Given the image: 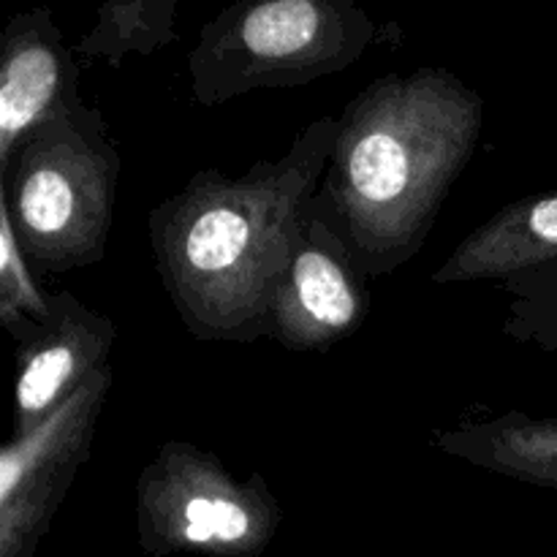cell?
Instances as JSON below:
<instances>
[{
  "mask_svg": "<svg viewBox=\"0 0 557 557\" xmlns=\"http://www.w3.org/2000/svg\"><path fill=\"white\" fill-rule=\"evenodd\" d=\"M368 283L341 228L313 199L302 243L272 297L270 341L288 351H330L368 319Z\"/></svg>",
  "mask_w": 557,
  "mask_h": 557,
  "instance_id": "obj_7",
  "label": "cell"
},
{
  "mask_svg": "<svg viewBox=\"0 0 557 557\" xmlns=\"http://www.w3.org/2000/svg\"><path fill=\"white\" fill-rule=\"evenodd\" d=\"M482 128L484 98L441 65L379 76L343 107L315 199L368 281L422 250Z\"/></svg>",
  "mask_w": 557,
  "mask_h": 557,
  "instance_id": "obj_2",
  "label": "cell"
},
{
  "mask_svg": "<svg viewBox=\"0 0 557 557\" xmlns=\"http://www.w3.org/2000/svg\"><path fill=\"white\" fill-rule=\"evenodd\" d=\"M433 446L515 482L557 490V413L506 411L460 428L435 430Z\"/></svg>",
  "mask_w": 557,
  "mask_h": 557,
  "instance_id": "obj_11",
  "label": "cell"
},
{
  "mask_svg": "<svg viewBox=\"0 0 557 557\" xmlns=\"http://www.w3.org/2000/svg\"><path fill=\"white\" fill-rule=\"evenodd\" d=\"M283 525V506L261 473L234 476L188 441H166L136 479V533L147 555L256 557Z\"/></svg>",
  "mask_w": 557,
  "mask_h": 557,
  "instance_id": "obj_5",
  "label": "cell"
},
{
  "mask_svg": "<svg viewBox=\"0 0 557 557\" xmlns=\"http://www.w3.org/2000/svg\"><path fill=\"white\" fill-rule=\"evenodd\" d=\"M509 297L500 332L515 343H531L557 354V261L498 283Z\"/></svg>",
  "mask_w": 557,
  "mask_h": 557,
  "instance_id": "obj_14",
  "label": "cell"
},
{
  "mask_svg": "<svg viewBox=\"0 0 557 557\" xmlns=\"http://www.w3.org/2000/svg\"><path fill=\"white\" fill-rule=\"evenodd\" d=\"M79 103V63L52 9L11 16L0 36V169L33 131Z\"/></svg>",
  "mask_w": 557,
  "mask_h": 557,
  "instance_id": "obj_9",
  "label": "cell"
},
{
  "mask_svg": "<svg viewBox=\"0 0 557 557\" xmlns=\"http://www.w3.org/2000/svg\"><path fill=\"white\" fill-rule=\"evenodd\" d=\"M117 183L120 152L98 109L79 103L33 131L0 169V201L27 261L44 272L98 264Z\"/></svg>",
  "mask_w": 557,
  "mask_h": 557,
  "instance_id": "obj_3",
  "label": "cell"
},
{
  "mask_svg": "<svg viewBox=\"0 0 557 557\" xmlns=\"http://www.w3.org/2000/svg\"><path fill=\"white\" fill-rule=\"evenodd\" d=\"M112 364L82 384L25 435L0 449V557H33L52 528L79 468L90 460L92 438L112 392Z\"/></svg>",
  "mask_w": 557,
  "mask_h": 557,
  "instance_id": "obj_6",
  "label": "cell"
},
{
  "mask_svg": "<svg viewBox=\"0 0 557 557\" xmlns=\"http://www.w3.org/2000/svg\"><path fill=\"white\" fill-rule=\"evenodd\" d=\"M557 261V190L500 207L433 272L438 286L504 283Z\"/></svg>",
  "mask_w": 557,
  "mask_h": 557,
  "instance_id": "obj_10",
  "label": "cell"
},
{
  "mask_svg": "<svg viewBox=\"0 0 557 557\" xmlns=\"http://www.w3.org/2000/svg\"><path fill=\"white\" fill-rule=\"evenodd\" d=\"M337 117L297 131L283 156L239 177L190 174L147 215L152 259L185 332L207 343L270 337L272 297L302 243L335 145Z\"/></svg>",
  "mask_w": 557,
  "mask_h": 557,
  "instance_id": "obj_1",
  "label": "cell"
},
{
  "mask_svg": "<svg viewBox=\"0 0 557 557\" xmlns=\"http://www.w3.org/2000/svg\"><path fill=\"white\" fill-rule=\"evenodd\" d=\"M117 326L76 299L52 294V319L14 343V435L30 433L82 384L109 368Z\"/></svg>",
  "mask_w": 557,
  "mask_h": 557,
  "instance_id": "obj_8",
  "label": "cell"
},
{
  "mask_svg": "<svg viewBox=\"0 0 557 557\" xmlns=\"http://www.w3.org/2000/svg\"><path fill=\"white\" fill-rule=\"evenodd\" d=\"M20 248L5 205L0 201V324L20 343L52 319V294L44 292Z\"/></svg>",
  "mask_w": 557,
  "mask_h": 557,
  "instance_id": "obj_13",
  "label": "cell"
},
{
  "mask_svg": "<svg viewBox=\"0 0 557 557\" xmlns=\"http://www.w3.org/2000/svg\"><path fill=\"white\" fill-rule=\"evenodd\" d=\"M180 0H107L90 30L74 44L76 58L120 65L128 54L161 52L180 41Z\"/></svg>",
  "mask_w": 557,
  "mask_h": 557,
  "instance_id": "obj_12",
  "label": "cell"
},
{
  "mask_svg": "<svg viewBox=\"0 0 557 557\" xmlns=\"http://www.w3.org/2000/svg\"><path fill=\"white\" fill-rule=\"evenodd\" d=\"M354 0H248L212 16L188 49L190 96L221 107L256 90L305 87L351 69L375 44Z\"/></svg>",
  "mask_w": 557,
  "mask_h": 557,
  "instance_id": "obj_4",
  "label": "cell"
}]
</instances>
